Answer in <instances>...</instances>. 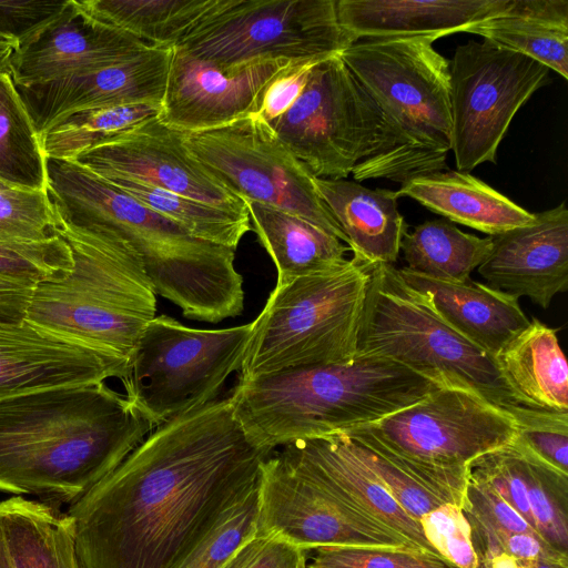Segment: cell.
Returning a JSON list of instances; mask_svg holds the SVG:
<instances>
[{"mask_svg":"<svg viewBox=\"0 0 568 568\" xmlns=\"http://www.w3.org/2000/svg\"><path fill=\"white\" fill-rule=\"evenodd\" d=\"M154 428L104 382L0 399V491L71 505Z\"/></svg>","mask_w":568,"mask_h":568,"instance_id":"7a4b0ae2","label":"cell"},{"mask_svg":"<svg viewBox=\"0 0 568 568\" xmlns=\"http://www.w3.org/2000/svg\"><path fill=\"white\" fill-rule=\"evenodd\" d=\"M257 514L258 481L222 514L173 568H221L245 540L255 535Z\"/></svg>","mask_w":568,"mask_h":568,"instance_id":"8d00e7d4","label":"cell"},{"mask_svg":"<svg viewBox=\"0 0 568 568\" xmlns=\"http://www.w3.org/2000/svg\"><path fill=\"white\" fill-rule=\"evenodd\" d=\"M273 453L247 435L230 396L156 426L70 505L80 568H173Z\"/></svg>","mask_w":568,"mask_h":568,"instance_id":"6da1fadb","label":"cell"},{"mask_svg":"<svg viewBox=\"0 0 568 568\" xmlns=\"http://www.w3.org/2000/svg\"><path fill=\"white\" fill-rule=\"evenodd\" d=\"M71 251L59 235L48 240H0V277L34 287L67 274Z\"/></svg>","mask_w":568,"mask_h":568,"instance_id":"74e56055","label":"cell"},{"mask_svg":"<svg viewBox=\"0 0 568 568\" xmlns=\"http://www.w3.org/2000/svg\"><path fill=\"white\" fill-rule=\"evenodd\" d=\"M0 568H12L0 534Z\"/></svg>","mask_w":568,"mask_h":568,"instance_id":"f5cc1de1","label":"cell"},{"mask_svg":"<svg viewBox=\"0 0 568 568\" xmlns=\"http://www.w3.org/2000/svg\"><path fill=\"white\" fill-rule=\"evenodd\" d=\"M257 239L272 257L276 283L332 270L351 251L341 240L310 221L254 201H245Z\"/></svg>","mask_w":568,"mask_h":568,"instance_id":"f1b7e54d","label":"cell"},{"mask_svg":"<svg viewBox=\"0 0 568 568\" xmlns=\"http://www.w3.org/2000/svg\"><path fill=\"white\" fill-rule=\"evenodd\" d=\"M0 181L47 190V158L11 74L0 73Z\"/></svg>","mask_w":568,"mask_h":568,"instance_id":"d6a6232c","label":"cell"},{"mask_svg":"<svg viewBox=\"0 0 568 568\" xmlns=\"http://www.w3.org/2000/svg\"><path fill=\"white\" fill-rule=\"evenodd\" d=\"M307 552L281 537L254 535L221 568H294Z\"/></svg>","mask_w":568,"mask_h":568,"instance_id":"f6af8a7d","label":"cell"},{"mask_svg":"<svg viewBox=\"0 0 568 568\" xmlns=\"http://www.w3.org/2000/svg\"><path fill=\"white\" fill-rule=\"evenodd\" d=\"M468 33L524 54L568 79V1L510 0L507 9Z\"/></svg>","mask_w":568,"mask_h":568,"instance_id":"83f0119b","label":"cell"},{"mask_svg":"<svg viewBox=\"0 0 568 568\" xmlns=\"http://www.w3.org/2000/svg\"><path fill=\"white\" fill-rule=\"evenodd\" d=\"M106 181L199 240L236 250L251 230L248 213L223 210L129 180Z\"/></svg>","mask_w":568,"mask_h":568,"instance_id":"836d02e7","label":"cell"},{"mask_svg":"<svg viewBox=\"0 0 568 568\" xmlns=\"http://www.w3.org/2000/svg\"><path fill=\"white\" fill-rule=\"evenodd\" d=\"M278 455L298 475L354 509L392 528L418 549L442 558L375 474L349 449L342 434L297 440Z\"/></svg>","mask_w":568,"mask_h":568,"instance_id":"7402d4cb","label":"cell"},{"mask_svg":"<svg viewBox=\"0 0 568 568\" xmlns=\"http://www.w3.org/2000/svg\"><path fill=\"white\" fill-rule=\"evenodd\" d=\"M34 287L0 277V322L26 321Z\"/></svg>","mask_w":568,"mask_h":568,"instance_id":"c3c4849f","label":"cell"},{"mask_svg":"<svg viewBox=\"0 0 568 568\" xmlns=\"http://www.w3.org/2000/svg\"><path fill=\"white\" fill-rule=\"evenodd\" d=\"M0 534L12 568H80L72 519L22 496L0 501Z\"/></svg>","mask_w":568,"mask_h":568,"instance_id":"f546056e","label":"cell"},{"mask_svg":"<svg viewBox=\"0 0 568 568\" xmlns=\"http://www.w3.org/2000/svg\"><path fill=\"white\" fill-rule=\"evenodd\" d=\"M356 355L393 361L440 387L470 392L506 410L521 406L494 357L448 326L393 264L371 266Z\"/></svg>","mask_w":568,"mask_h":568,"instance_id":"9c48e42d","label":"cell"},{"mask_svg":"<svg viewBox=\"0 0 568 568\" xmlns=\"http://www.w3.org/2000/svg\"><path fill=\"white\" fill-rule=\"evenodd\" d=\"M47 191L60 225L129 243L153 292L186 318L219 323L242 314L236 250L192 236L74 161L47 158Z\"/></svg>","mask_w":568,"mask_h":568,"instance_id":"3957f363","label":"cell"},{"mask_svg":"<svg viewBox=\"0 0 568 568\" xmlns=\"http://www.w3.org/2000/svg\"><path fill=\"white\" fill-rule=\"evenodd\" d=\"M291 62L261 61L227 73L174 47L159 119L176 131L192 133L258 113L267 85Z\"/></svg>","mask_w":568,"mask_h":568,"instance_id":"e0dca14e","label":"cell"},{"mask_svg":"<svg viewBox=\"0 0 568 568\" xmlns=\"http://www.w3.org/2000/svg\"><path fill=\"white\" fill-rule=\"evenodd\" d=\"M354 42L336 0H220L176 47L234 73L261 61L339 54Z\"/></svg>","mask_w":568,"mask_h":568,"instance_id":"8fae6325","label":"cell"},{"mask_svg":"<svg viewBox=\"0 0 568 568\" xmlns=\"http://www.w3.org/2000/svg\"><path fill=\"white\" fill-rule=\"evenodd\" d=\"M326 58L292 61L267 85L258 114L272 122L286 113L302 94L313 68Z\"/></svg>","mask_w":568,"mask_h":568,"instance_id":"bcb514c9","label":"cell"},{"mask_svg":"<svg viewBox=\"0 0 568 568\" xmlns=\"http://www.w3.org/2000/svg\"><path fill=\"white\" fill-rule=\"evenodd\" d=\"M220 0H81L94 20L151 47L174 48Z\"/></svg>","mask_w":568,"mask_h":568,"instance_id":"4dcf8cb0","label":"cell"},{"mask_svg":"<svg viewBox=\"0 0 568 568\" xmlns=\"http://www.w3.org/2000/svg\"><path fill=\"white\" fill-rule=\"evenodd\" d=\"M397 197L408 196L449 222L489 236L529 224L535 219L506 195L468 172L436 171L402 183Z\"/></svg>","mask_w":568,"mask_h":568,"instance_id":"484cf974","label":"cell"},{"mask_svg":"<svg viewBox=\"0 0 568 568\" xmlns=\"http://www.w3.org/2000/svg\"><path fill=\"white\" fill-rule=\"evenodd\" d=\"M427 541L452 568H478L471 529L460 507L446 503L419 519Z\"/></svg>","mask_w":568,"mask_h":568,"instance_id":"7bdbcfd3","label":"cell"},{"mask_svg":"<svg viewBox=\"0 0 568 568\" xmlns=\"http://www.w3.org/2000/svg\"><path fill=\"white\" fill-rule=\"evenodd\" d=\"M129 363L27 321L0 322V399L57 386L122 379Z\"/></svg>","mask_w":568,"mask_h":568,"instance_id":"44dd1931","label":"cell"},{"mask_svg":"<svg viewBox=\"0 0 568 568\" xmlns=\"http://www.w3.org/2000/svg\"><path fill=\"white\" fill-rule=\"evenodd\" d=\"M189 152L229 190L296 214L347 244V237L321 197L315 176L258 113L221 128L183 133Z\"/></svg>","mask_w":568,"mask_h":568,"instance_id":"4fadbf2b","label":"cell"},{"mask_svg":"<svg viewBox=\"0 0 568 568\" xmlns=\"http://www.w3.org/2000/svg\"><path fill=\"white\" fill-rule=\"evenodd\" d=\"M0 42H18L0 33Z\"/></svg>","mask_w":568,"mask_h":568,"instance_id":"11a10c76","label":"cell"},{"mask_svg":"<svg viewBox=\"0 0 568 568\" xmlns=\"http://www.w3.org/2000/svg\"><path fill=\"white\" fill-rule=\"evenodd\" d=\"M1 184H4V183H2V182L0 181V185H1Z\"/></svg>","mask_w":568,"mask_h":568,"instance_id":"6f0895ef","label":"cell"},{"mask_svg":"<svg viewBox=\"0 0 568 568\" xmlns=\"http://www.w3.org/2000/svg\"><path fill=\"white\" fill-rule=\"evenodd\" d=\"M518 562L520 568H568V558Z\"/></svg>","mask_w":568,"mask_h":568,"instance_id":"816d5d0a","label":"cell"},{"mask_svg":"<svg viewBox=\"0 0 568 568\" xmlns=\"http://www.w3.org/2000/svg\"><path fill=\"white\" fill-rule=\"evenodd\" d=\"M71 270L34 286L26 321L54 336L130 362L156 316L153 292L136 252L125 241L58 225Z\"/></svg>","mask_w":568,"mask_h":568,"instance_id":"8992f818","label":"cell"},{"mask_svg":"<svg viewBox=\"0 0 568 568\" xmlns=\"http://www.w3.org/2000/svg\"><path fill=\"white\" fill-rule=\"evenodd\" d=\"M491 237V248L477 267L487 285L516 298L528 297L548 308L568 288V210L565 203L535 213L527 225Z\"/></svg>","mask_w":568,"mask_h":568,"instance_id":"ffe728a7","label":"cell"},{"mask_svg":"<svg viewBox=\"0 0 568 568\" xmlns=\"http://www.w3.org/2000/svg\"><path fill=\"white\" fill-rule=\"evenodd\" d=\"M253 322L219 329L155 316L143 329L121 379L126 398L155 427L217 398L241 369Z\"/></svg>","mask_w":568,"mask_h":568,"instance_id":"30bf717a","label":"cell"},{"mask_svg":"<svg viewBox=\"0 0 568 568\" xmlns=\"http://www.w3.org/2000/svg\"><path fill=\"white\" fill-rule=\"evenodd\" d=\"M478 568H488L484 562L479 561Z\"/></svg>","mask_w":568,"mask_h":568,"instance_id":"9f6ffc18","label":"cell"},{"mask_svg":"<svg viewBox=\"0 0 568 568\" xmlns=\"http://www.w3.org/2000/svg\"><path fill=\"white\" fill-rule=\"evenodd\" d=\"M438 387L393 361L356 355L345 363L239 378L230 398L247 435L274 450L377 422Z\"/></svg>","mask_w":568,"mask_h":568,"instance_id":"277c9868","label":"cell"},{"mask_svg":"<svg viewBox=\"0 0 568 568\" xmlns=\"http://www.w3.org/2000/svg\"><path fill=\"white\" fill-rule=\"evenodd\" d=\"M463 511L470 527L494 535L538 534L491 486L470 473Z\"/></svg>","mask_w":568,"mask_h":568,"instance_id":"ee69618b","label":"cell"},{"mask_svg":"<svg viewBox=\"0 0 568 568\" xmlns=\"http://www.w3.org/2000/svg\"><path fill=\"white\" fill-rule=\"evenodd\" d=\"M315 184L356 262L374 266L397 261L407 224L398 211L395 191L372 190L347 179L315 178Z\"/></svg>","mask_w":568,"mask_h":568,"instance_id":"d4e9b609","label":"cell"},{"mask_svg":"<svg viewBox=\"0 0 568 568\" xmlns=\"http://www.w3.org/2000/svg\"><path fill=\"white\" fill-rule=\"evenodd\" d=\"M419 38L362 39L341 59L379 109L392 149L358 163L356 182L443 171L450 151L449 61Z\"/></svg>","mask_w":568,"mask_h":568,"instance_id":"5b68a950","label":"cell"},{"mask_svg":"<svg viewBox=\"0 0 568 568\" xmlns=\"http://www.w3.org/2000/svg\"><path fill=\"white\" fill-rule=\"evenodd\" d=\"M294 568H307V556L302 558Z\"/></svg>","mask_w":568,"mask_h":568,"instance_id":"db71d44e","label":"cell"},{"mask_svg":"<svg viewBox=\"0 0 568 568\" xmlns=\"http://www.w3.org/2000/svg\"><path fill=\"white\" fill-rule=\"evenodd\" d=\"M519 446L525 455L527 496L535 529L552 548L568 556V475Z\"/></svg>","mask_w":568,"mask_h":568,"instance_id":"d590c367","label":"cell"},{"mask_svg":"<svg viewBox=\"0 0 568 568\" xmlns=\"http://www.w3.org/2000/svg\"><path fill=\"white\" fill-rule=\"evenodd\" d=\"M342 435L353 454L375 474L394 500L415 520L419 521L424 515L450 503L372 448Z\"/></svg>","mask_w":568,"mask_h":568,"instance_id":"b9f144b4","label":"cell"},{"mask_svg":"<svg viewBox=\"0 0 568 568\" xmlns=\"http://www.w3.org/2000/svg\"><path fill=\"white\" fill-rule=\"evenodd\" d=\"M314 550L307 568H452L438 556L407 547L327 546Z\"/></svg>","mask_w":568,"mask_h":568,"instance_id":"60d3db41","label":"cell"},{"mask_svg":"<svg viewBox=\"0 0 568 568\" xmlns=\"http://www.w3.org/2000/svg\"><path fill=\"white\" fill-rule=\"evenodd\" d=\"M515 440L551 468L568 475V412L514 406Z\"/></svg>","mask_w":568,"mask_h":568,"instance_id":"ab89813d","label":"cell"},{"mask_svg":"<svg viewBox=\"0 0 568 568\" xmlns=\"http://www.w3.org/2000/svg\"><path fill=\"white\" fill-rule=\"evenodd\" d=\"M399 248L406 270L440 282L462 283L490 252L491 237L465 233L449 221L437 219L406 232Z\"/></svg>","mask_w":568,"mask_h":568,"instance_id":"1f68e13d","label":"cell"},{"mask_svg":"<svg viewBox=\"0 0 568 568\" xmlns=\"http://www.w3.org/2000/svg\"><path fill=\"white\" fill-rule=\"evenodd\" d=\"M58 225L47 190L0 185V240H48Z\"/></svg>","mask_w":568,"mask_h":568,"instance_id":"f35d334b","label":"cell"},{"mask_svg":"<svg viewBox=\"0 0 568 568\" xmlns=\"http://www.w3.org/2000/svg\"><path fill=\"white\" fill-rule=\"evenodd\" d=\"M510 0H336L343 30L356 42L372 38L435 41L504 12Z\"/></svg>","mask_w":568,"mask_h":568,"instance_id":"603a6c76","label":"cell"},{"mask_svg":"<svg viewBox=\"0 0 568 568\" xmlns=\"http://www.w3.org/2000/svg\"><path fill=\"white\" fill-rule=\"evenodd\" d=\"M549 69L487 40L455 49L449 62L450 151L457 171L496 163L517 111L548 82Z\"/></svg>","mask_w":568,"mask_h":568,"instance_id":"5bb4252c","label":"cell"},{"mask_svg":"<svg viewBox=\"0 0 568 568\" xmlns=\"http://www.w3.org/2000/svg\"><path fill=\"white\" fill-rule=\"evenodd\" d=\"M255 535L277 536L306 551L327 546L418 549L392 528L295 473L278 453H273L261 469Z\"/></svg>","mask_w":568,"mask_h":568,"instance_id":"9a60e30c","label":"cell"},{"mask_svg":"<svg viewBox=\"0 0 568 568\" xmlns=\"http://www.w3.org/2000/svg\"><path fill=\"white\" fill-rule=\"evenodd\" d=\"M161 106L148 103L91 109L71 114L41 138L45 158L74 161L103 141L160 114Z\"/></svg>","mask_w":568,"mask_h":568,"instance_id":"e575fe53","label":"cell"},{"mask_svg":"<svg viewBox=\"0 0 568 568\" xmlns=\"http://www.w3.org/2000/svg\"><path fill=\"white\" fill-rule=\"evenodd\" d=\"M494 359L518 405L568 412V366L556 329L532 318Z\"/></svg>","mask_w":568,"mask_h":568,"instance_id":"4316f807","label":"cell"},{"mask_svg":"<svg viewBox=\"0 0 568 568\" xmlns=\"http://www.w3.org/2000/svg\"><path fill=\"white\" fill-rule=\"evenodd\" d=\"M149 44L92 19L78 0L20 39L11 57L16 87H30L129 61Z\"/></svg>","mask_w":568,"mask_h":568,"instance_id":"ac0fdd59","label":"cell"},{"mask_svg":"<svg viewBox=\"0 0 568 568\" xmlns=\"http://www.w3.org/2000/svg\"><path fill=\"white\" fill-rule=\"evenodd\" d=\"M369 280L371 266L352 257L276 283L253 321L239 378L352 361Z\"/></svg>","mask_w":568,"mask_h":568,"instance_id":"ba28073f","label":"cell"},{"mask_svg":"<svg viewBox=\"0 0 568 568\" xmlns=\"http://www.w3.org/2000/svg\"><path fill=\"white\" fill-rule=\"evenodd\" d=\"M341 434L463 509L470 463L513 442L517 425L506 409L470 392L438 387L408 407Z\"/></svg>","mask_w":568,"mask_h":568,"instance_id":"52a82bcc","label":"cell"},{"mask_svg":"<svg viewBox=\"0 0 568 568\" xmlns=\"http://www.w3.org/2000/svg\"><path fill=\"white\" fill-rule=\"evenodd\" d=\"M268 123L318 179H346L393 146L379 109L339 54L317 63L292 108Z\"/></svg>","mask_w":568,"mask_h":568,"instance_id":"7c38bea8","label":"cell"},{"mask_svg":"<svg viewBox=\"0 0 568 568\" xmlns=\"http://www.w3.org/2000/svg\"><path fill=\"white\" fill-rule=\"evenodd\" d=\"M172 55L173 48L149 47L119 64L17 89L41 138L81 111L140 103L162 106Z\"/></svg>","mask_w":568,"mask_h":568,"instance_id":"d6986e66","label":"cell"},{"mask_svg":"<svg viewBox=\"0 0 568 568\" xmlns=\"http://www.w3.org/2000/svg\"><path fill=\"white\" fill-rule=\"evenodd\" d=\"M105 180H129L223 210L246 214L229 190L186 149L183 133L148 119L81 153L75 160Z\"/></svg>","mask_w":568,"mask_h":568,"instance_id":"2e32d148","label":"cell"},{"mask_svg":"<svg viewBox=\"0 0 568 568\" xmlns=\"http://www.w3.org/2000/svg\"><path fill=\"white\" fill-rule=\"evenodd\" d=\"M18 42H0V73L11 74V57Z\"/></svg>","mask_w":568,"mask_h":568,"instance_id":"681fc988","label":"cell"},{"mask_svg":"<svg viewBox=\"0 0 568 568\" xmlns=\"http://www.w3.org/2000/svg\"><path fill=\"white\" fill-rule=\"evenodd\" d=\"M402 278L428 298L436 314L454 331L490 356L516 334L529 320L518 298L470 278L462 283L432 280L405 267Z\"/></svg>","mask_w":568,"mask_h":568,"instance_id":"cb8c5ba5","label":"cell"},{"mask_svg":"<svg viewBox=\"0 0 568 568\" xmlns=\"http://www.w3.org/2000/svg\"><path fill=\"white\" fill-rule=\"evenodd\" d=\"M479 561L484 562L488 568H520L518 560L506 554H499Z\"/></svg>","mask_w":568,"mask_h":568,"instance_id":"f907efd6","label":"cell"},{"mask_svg":"<svg viewBox=\"0 0 568 568\" xmlns=\"http://www.w3.org/2000/svg\"><path fill=\"white\" fill-rule=\"evenodd\" d=\"M67 0H0V33L19 41L55 16Z\"/></svg>","mask_w":568,"mask_h":568,"instance_id":"7dc6e473","label":"cell"}]
</instances>
